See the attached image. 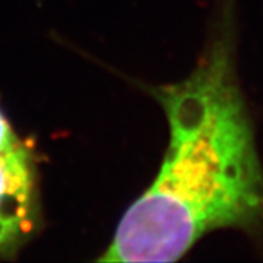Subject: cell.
<instances>
[{"label": "cell", "mask_w": 263, "mask_h": 263, "mask_svg": "<svg viewBox=\"0 0 263 263\" xmlns=\"http://www.w3.org/2000/svg\"><path fill=\"white\" fill-rule=\"evenodd\" d=\"M235 47L234 0H222L190 75L151 89L167 117L168 146L100 262H174L211 233L263 231V165Z\"/></svg>", "instance_id": "obj_1"}, {"label": "cell", "mask_w": 263, "mask_h": 263, "mask_svg": "<svg viewBox=\"0 0 263 263\" xmlns=\"http://www.w3.org/2000/svg\"><path fill=\"white\" fill-rule=\"evenodd\" d=\"M35 167L0 107V259L18 252L35 231Z\"/></svg>", "instance_id": "obj_2"}]
</instances>
